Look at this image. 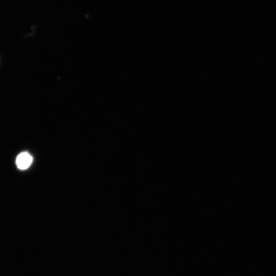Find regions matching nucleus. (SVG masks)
Wrapping results in <instances>:
<instances>
[{"mask_svg": "<svg viewBox=\"0 0 276 276\" xmlns=\"http://www.w3.org/2000/svg\"><path fill=\"white\" fill-rule=\"evenodd\" d=\"M32 162V157L27 153L20 154L17 158L16 164L21 170L27 169Z\"/></svg>", "mask_w": 276, "mask_h": 276, "instance_id": "obj_1", "label": "nucleus"}]
</instances>
